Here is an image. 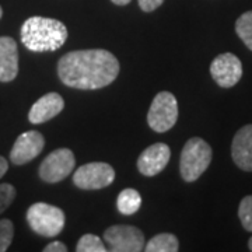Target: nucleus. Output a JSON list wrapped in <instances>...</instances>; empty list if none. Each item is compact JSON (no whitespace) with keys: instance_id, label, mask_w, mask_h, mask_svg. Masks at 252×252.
Instances as JSON below:
<instances>
[{"instance_id":"nucleus-14","label":"nucleus","mask_w":252,"mask_h":252,"mask_svg":"<svg viewBox=\"0 0 252 252\" xmlns=\"http://www.w3.org/2000/svg\"><path fill=\"white\" fill-rule=\"evenodd\" d=\"M18 74V48L11 36H0V81L14 80Z\"/></svg>"},{"instance_id":"nucleus-17","label":"nucleus","mask_w":252,"mask_h":252,"mask_svg":"<svg viewBox=\"0 0 252 252\" xmlns=\"http://www.w3.org/2000/svg\"><path fill=\"white\" fill-rule=\"evenodd\" d=\"M235 31L247 48L252 51V10L245 11L238 17L235 23Z\"/></svg>"},{"instance_id":"nucleus-23","label":"nucleus","mask_w":252,"mask_h":252,"mask_svg":"<svg viewBox=\"0 0 252 252\" xmlns=\"http://www.w3.org/2000/svg\"><path fill=\"white\" fill-rule=\"evenodd\" d=\"M67 251V247L64 245L61 241H54V243L48 244L45 248H44V252H66Z\"/></svg>"},{"instance_id":"nucleus-15","label":"nucleus","mask_w":252,"mask_h":252,"mask_svg":"<svg viewBox=\"0 0 252 252\" xmlns=\"http://www.w3.org/2000/svg\"><path fill=\"white\" fill-rule=\"evenodd\" d=\"M140 206H142V196L136 189L126 188L118 195L117 207L119 213L132 216L140 210Z\"/></svg>"},{"instance_id":"nucleus-26","label":"nucleus","mask_w":252,"mask_h":252,"mask_svg":"<svg viewBox=\"0 0 252 252\" xmlns=\"http://www.w3.org/2000/svg\"><path fill=\"white\" fill-rule=\"evenodd\" d=\"M248 247H250V250L252 251V237L250 238V241H248Z\"/></svg>"},{"instance_id":"nucleus-20","label":"nucleus","mask_w":252,"mask_h":252,"mask_svg":"<svg viewBox=\"0 0 252 252\" xmlns=\"http://www.w3.org/2000/svg\"><path fill=\"white\" fill-rule=\"evenodd\" d=\"M238 217L241 220V224L247 230L252 233V195L245 196L238 207Z\"/></svg>"},{"instance_id":"nucleus-24","label":"nucleus","mask_w":252,"mask_h":252,"mask_svg":"<svg viewBox=\"0 0 252 252\" xmlns=\"http://www.w3.org/2000/svg\"><path fill=\"white\" fill-rule=\"evenodd\" d=\"M7 170H9V162L3 156H0V178L7 172Z\"/></svg>"},{"instance_id":"nucleus-13","label":"nucleus","mask_w":252,"mask_h":252,"mask_svg":"<svg viewBox=\"0 0 252 252\" xmlns=\"http://www.w3.org/2000/svg\"><path fill=\"white\" fill-rule=\"evenodd\" d=\"M231 157L238 168L252 171V125L243 126L231 143Z\"/></svg>"},{"instance_id":"nucleus-1","label":"nucleus","mask_w":252,"mask_h":252,"mask_svg":"<svg viewBox=\"0 0 252 252\" xmlns=\"http://www.w3.org/2000/svg\"><path fill=\"white\" fill-rule=\"evenodd\" d=\"M119 74L117 56L105 49H84L64 54L58 62L63 84L79 90H98L109 86Z\"/></svg>"},{"instance_id":"nucleus-22","label":"nucleus","mask_w":252,"mask_h":252,"mask_svg":"<svg viewBox=\"0 0 252 252\" xmlns=\"http://www.w3.org/2000/svg\"><path fill=\"white\" fill-rule=\"evenodd\" d=\"M137 1H139L140 9L146 11V13H150V11H154L156 9H158L164 0H137Z\"/></svg>"},{"instance_id":"nucleus-4","label":"nucleus","mask_w":252,"mask_h":252,"mask_svg":"<svg viewBox=\"0 0 252 252\" xmlns=\"http://www.w3.org/2000/svg\"><path fill=\"white\" fill-rule=\"evenodd\" d=\"M27 221L31 230L42 237H56L64 228V213L62 209L38 202L28 207Z\"/></svg>"},{"instance_id":"nucleus-3","label":"nucleus","mask_w":252,"mask_h":252,"mask_svg":"<svg viewBox=\"0 0 252 252\" xmlns=\"http://www.w3.org/2000/svg\"><path fill=\"white\" fill-rule=\"evenodd\" d=\"M212 147L200 137H190L185 143L180 158V171L182 180L196 181L206 171L212 162Z\"/></svg>"},{"instance_id":"nucleus-10","label":"nucleus","mask_w":252,"mask_h":252,"mask_svg":"<svg viewBox=\"0 0 252 252\" xmlns=\"http://www.w3.org/2000/svg\"><path fill=\"white\" fill-rule=\"evenodd\" d=\"M45 146V137L36 130H28L18 136L10 152V160L16 165H23L38 157Z\"/></svg>"},{"instance_id":"nucleus-2","label":"nucleus","mask_w":252,"mask_h":252,"mask_svg":"<svg viewBox=\"0 0 252 252\" xmlns=\"http://www.w3.org/2000/svg\"><path fill=\"white\" fill-rule=\"evenodd\" d=\"M21 42L32 52H54L67 39V28L55 18L30 17L20 31Z\"/></svg>"},{"instance_id":"nucleus-12","label":"nucleus","mask_w":252,"mask_h":252,"mask_svg":"<svg viewBox=\"0 0 252 252\" xmlns=\"http://www.w3.org/2000/svg\"><path fill=\"white\" fill-rule=\"evenodd\" d=\"M64 108V99L58 93H48L36 99L28 112V121L34 125L45 124L52 118L59 115Z\"/></svg>"},{"instance_id":"nucleus-25","label":"nucleus","mask_w":252,"mask_h":252,"mask_svg":"<svg viewBox=\"0 0 252 252\" xmlns=\"http://www.w3.org/2000/svg\"><path fill=\"white\" fill-rule=\"evenodd\" d=\"M112 3H115L118 6H125V4H129L130 0H111Z\"/></svg>"},{"instance_id":"nucleus-27","label":"nucleus","mask_w":252,"mask_h":252,"mask_svg":"<svg viewBox=\"0 0 252 252\" xmlns=\"http://www.w3.org/2000/svg\"><path fill=\"white\" fill-rule=\"evenodd\" d=\"M1 16H3V10H1V7H0V18H1Z\"/></svg>"},{"instance_id":"nucleus-9","label":"nucleus","mask_w":252,"mask_h":252,"mask_svg":"<svg viewBox=\"0 0 252 252\" xmlns=\"http://www.w3.org/2000/svg\"><path fill=\"white\" fill-rule=\"evenodd\" d=\"M210 74L221 89H231L243 77V63L234 54L219 55L210 63Z\"/></svg>"},{"instance_id":"nucleus-6","label":"nucleus","mask_w":252,"mask_h":252,"mask_svg":"<svg viewBox=\"0 0 252 252\" xmlns=\"http://www.w3.org/2000/svg\"><path fill=\"white\" fill-rule=\"evenodd\" d=\"M115 180V170L107 162H89L77 168L73 182L77 188L93 190L109 187Z\"/></svg>"},{"instance_id":"nucleus-16","label":"nucleus","mask_w":252,"mask_h":252,"mask_svg":"<svg viewBox=\"0 0 252 252\" xmlns=\"http://www.w3.org/2000/svg\"><path fill=\"white\" fill-rule=\"evenodd\" d=\"M178 250H180L178 238L168 233L154 235L153 238L144 245V251L147 252H177Z\"/></svg>"},{"instance_id":"nucleus-5","label":"nucleus","mask_w":252,"mask_h":252,"mask_svg":"<svg viewBox=\"0 0 252 252\" xmlns=\"http://www.w3.org/2000/svg\"><path fill=\"white\" fill-rule=\"evenodd\" d=\"M178 119V102L170 91H161L154 97L147 114V124L157 133L170 130Z\"/></svg>"},{"instance_id":"nucleus-18","label":"nucleus","mask_w":252,"mask_h":252,"mask_svg":"<svg viewBox=\"0 0 252 252\" xmlns=\"http://www.w3.org/2000/svg\"><path fill=\"white\" fill-rule=\"evenodd\" d=\"M77 252H105L107 248L104 243L101 241L97 235L94 234H84L79 240L77 247H76Z\"/></svg>"},{"instance_id":"nucleus-21","label":"nucleus","mask_w":252,"mask_h":252,"mask_svg":"<svg viewBox=\"0 0 252 252\" xmlns=\"http://www.w3.org/2000/svg\"><path fill=\"white\" fill-rule=\"evenodd\" d=\"M16 198V188L11 184H0V215L13 203Z\"/></svg>"},{"instance_id":"nucleus-11","label":"nucleus","mask_w":252,"mask_h":252,"mask_svg":"<svg viewBox=\"0 0 252 252\" xmlns=\"http://www.w3.org/2000/svg\"><path fill=\"white\" fill-rule=\"evenodd\" d=\"M171 158V150L165 143L149 146L137 158V168L144 177H154L167 167Z\"/></svg>"},{"instance_id":"nucleus-8","label":"nucleus","mask_w":252,"mask_h":252,"mask_svg":"<svg viewBox=\"0 0 252 252\" xmlns=\"http://www.w3.org/2000/svg\"><path fill=\"white\" fill-rule=\"evenodd\" d=\"M104 240L114 252H139L144 250L143 233L133 225H111L104 233Z\"/></svg>"},{"instance_id":"nucleus-7","label":"nucleus","mask_w":252,"mask_h":252,"mask_svg":"<svg viewBox=\"0 0 252 252\" xmlns=\"http://www.w3.org/2000/svg\"><path fill=\"white\" fill-rule=\"evenodd\" d=\"M76 165V158L70 149H56L48 154L39 165V177L48 184L61 182L72 174Z\"/></svg>"},{"instance_id":"nucleus-19","label":"nucleus","mask_w":252,"mask_h":252,"mask_svg":"<svg viewBox=\"0 0 252 252\" xmlns=\"http://www.w3.org/2000/svg\"><path fill=\"white\" fill-rule=\"evenodd\" d=\"M14 237V225L9 219L0 220V252L9 250L10 244Z\"/></svg>"}]
</instances>
